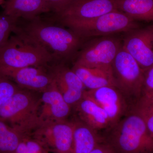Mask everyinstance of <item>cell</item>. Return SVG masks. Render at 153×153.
Listing matches in <instances>:
<instances>
[{
  "label": "cell",
  "instance_id": "cell-1",
  "mask_svg": "<svg viewBox=\"0 0 153 153\" xmlns=\"http://www.w3.org/2000/svg\"><path fill=\"white\" fill-rule=\"evenodd\" d=\"M15 33L23 34L44 48L54 60H65L74 56L81 47L82 38L71 29L51 25L39 17L24 25L19 24Z\"/></svg>",
  "mask_w": 153,
  "mask_h": 153
},
{
  "label": "cell",
  "instance_id": "cell-2",
  "mask_svg": "<svg viewBox=\"0 0 153 153\" xmlns=\"http://www.w3.org/2000/svg\"><path fill=\"white\" fill-rule=\"evenodd\" d=\"M115 153H150L153 138L141 116L133 108L102 134Z\"/></svg>",
  "mask_w": 153,
  "mask_h": 153
},
{
  "label": "cell",
  "instance_id": "cell-3",
  "mask_svg": "<svg viewBox=\"0 0 153 153\" xmlns=\"http://www.w3.org/2000/svg\"><path fill=\"white\" fill-rule=\"evenodd\" d=\"M21 88L0 108V120L26 135L41 125V96Z\"/></svg>",
  "mask_w": 153,
  "mask_h": 153
},
{
  "label": "cell",
  "instance_id": "cell-4",
  "mask_svg": "<svg viewBox=\"0 0 153 153\" xmlns=\"http://www.w3.org/2000/svg\"><path fill=\"white\" fill-rule=\"evenodd\" d=\"M52 55L23 34L15 33L0 49V71L29 66L47 67Z\"/></svg>",
  "mask_w": 153,
  "mask_h": 153
},
{
  "label": "cell",
  "instance_id": "cell-5",
  "mask_svg": "<svg viewBox=\"0 0 153 153\" xmlns=\"http://www.w3.org/2000/svg\"><path fill=\"white\" fill-rule=\"evenodd\" d=\"M116 87L133 107L143 94L144 72L122 46L112 64Z\"/></svg>",
  "mask_w": 153,
  "mask_h": 153
},
{
  "label": "cell",
  "instance_id": "cell-6",
  "mask_svg": "<svg viewBox=\"0 0 153 153\" xmlns=\"http://www.w3.org/2000/svg\"><path fill=\"white\" fill-rule=\"evenodd\" d=\"M80 37H103L115 33L130 32L138 28L135 21L116 10L95 19L82 22L63 23Z\"/></svg>",
  "mask_w": 153,
  "mask_h": 153
},
{
  "label": "cell",
  "instance_id": "cell-7",
  "mask_svg": "<svg viewBox=\"0 0 153 153\" xmlns=\"http://www.w3.org/2000/svg\"><path fill=\"white\" fill-rule=\"evenodd\" d=\"M74 120L42 123L31 134L50 153H73Z\"/></svg>",
  "mask_w": 153,
  "mask_h": 153
},
{
  "label": "cell",
  "instance_id": "cell-8",
  "mask_svg": "<svg viewBox=\"0 0 153 153\" xmlns=\"http://www.w3.org/2000/svg\"><path fill=\"white\" fill-rule=\"evenodd\" d=\"M91 41L79 52L74 65L87 68H111L122 44L117 39L108 36Z\"/></svg>",
  "mask_w": 153,
  "mask_h": 153
},
{
  "label": "cell",
  "instance_id": "cell-9",
  "mask_svg": "<svg viewBox=\"0 0 153 153\" xmlns=\"http://www.w3.org/2000/svg\"><path fill=\"white\" fill-rule=\"evenodd\" d=\"M84 94L93 100L104 110L109 119L111 127L124 117L133 108L116 86H106L94 90H86Z\"/></svg>",
  "mask_w": 153,
  "mask_h": 153
},
{
  "label": "cell",
  "instance_id": "cell-10",
  "mask_svg": "<svg viewBox=\"0 0 153 153\" xmlns=\"http://www.w3.org/2000/svg\"><path fill=\"white\" fill-rule=\"evenodd\" d=\"M116 10V0H72L65 10L55 16L62 24L85 22Z\"/></svg>",
  "mask_w": 153,
  "mask_h": 153
},
{
  "label": "cell",
  "instance_id": "cell-11",
  "mask_svg": "<svg viewBox=\"0 0 153 153\" xmlns=\"http://www.w3.org/2000/svg\"><path fill=\"white\" fill-rule=\"evenodd\" d=\"M127 33L122 47L144 72L153 66V25Z\"/></svg>",
  "mask_w": 153,
  "mask_h": 153
},
{
  "label": "cell",
  "instance_id": "cell-12",
  "mask_svg": "<svg viewBox=\"0 0 153 153\" xmlns=\"http://www.w3.org/2000/svg\"><path fill=\"white\" fill-rule=\"evenodd\" d=\"M45 68L44 66H29L1 71L0 74L10 79L21 88L42 92L54 80L51 72Z\"/></svg>",
  "mask_w": 153,
  "mask_h": 153
},
{
  "label": "cell",
  "instance_id": "cell-13",
  "mask_svg": "<svg viewBox=\"0 0 153 153\" xmlns=\"http://www.w3.org/2000/svg\"><path fill=\"white\" fill-rule=\"evenodd\" d=\"M49 71L65 101L74 108L86 90L82 81L72 69L61 63L50 67Z\"/></svg>",
  "mask_w": 153,
  "mask_h": 153
},
{
  "label": "cell",
  "instance_id": "cell-14",
  "mask_svg": "<svg viewBox=\"0 0 153 153\" xmlns=\"http://www.w3.org/2000/svg\"><path fill=\"white\" fill-rule=\"evenodd\" d=\"M42 93L40 111L42 124L67 120L72 108L65 101L54 79Z\"/></svg>",
  "mask_w": 153,
  "mask_h": 153
},
{
  "label": "cell",
  "instance_id": "cell-15",
  "mask_svg": "<svg viewBox=\"0 0 153 153\" xmlns=\"http://www.w3.org/2000/svg\"><path fill=\"white\" fill-rule=\"evenodd\" d=\"M73 108L77 115L76 119L94 129L104 131L111 127L109 119L104 110L87 96L84 94Z\"/></svg>",
  "mask_w": 153,
  "mask_h": 153
},
{
  "label": "cell",
  "instance_id": "cell-16",
  "mask_svg": "<svg viewBox=\"0 0 153 153\" xmlns=\"http://www.w3.org/2000/svg\"><path fill=\"white\" fill-rule=\"evenodd\" d=\"M4 5L3 14L27 21L51 12L44 0H6Z\"/></svg>",
  "mask_w": 153,
  "mask_h": 153
},
{
  "label": "cell",
  "instance_id": "cell-17",
  "mask_svg": "<svg viewBox=\"0 0 153 153\" xmlns=\"http://www.w3.org/2000/svg\"><path fill=\"white\" fill-rule=\"evenodd\" d=\"M82 81L86 90L104 86L116 87L111 68H87L74 65L71 68Z\"/></svg>",
  "mask_w": 153,
  "mask_h": 153
},
{
  "label": "cell",
  "instance_id": "cell-18",
  "mask_svg": "<svg viewBox=\"0 0 153 153\" xmlns=\"http://www.w3.org/2000/svg\"><path fill=\"white\" fill-rule=\"evenodd\" d=\"M73 153H90L105 141L100 132L77 119L74 120Z\"/></svg>",
  "mask_w": 153,
  "mask_h": 153
},
{
  "label": "cell",
  "instance_id": "cell-19",
  "mask_svg": "<svg viewBox=\"0 0 153 153\" xmlns=\"http://www.w3.org/2000/svg\"><path fill=\"white\" fill-rule=\"evenodd\" d=\"M117 10L133 20L153 22V0H116Z\"/></svg>",
  "mask_w": 153,
  "mask_h": 153
},
{
  "label": "cell",
  "instance_id": "cell-20",
  "mask_svg": "<svg viewBox=\"0 0 153 153\" xmlns=\"http://www.w3.org/2000/svg\"><path fill=\"white\" fill-rule=\"evenodd\" d=\"M24 134L0 120V153H16Z\"/></svg>",
  "mask_w": 153,
  "mask_h": 153
},
{
  "label": "cell",
  "instance_id": "cell-21",
  "mask_svg": "<svg viewBox=\"0 0 153 153\" xmlns=\"http://www.w3.org/2000/svg\"><path fill=\"white\" fill-rule=\"evenodd\" d=\"M19 19L2 14L0 15V49L8 41L11 33H15Z\"/></svg>",
  "mask_w": 153,
  "mask_h": 153
},
{
  "label": "cell",
  "instance_id": "cell-22",
  "mask_svg": "<svg viewBox=\"0 0 153 153\" xmlns=\"http://www.w3.org/2000/svg\"><path fill=\"white\" fill-rule=\"evenodd\" d=\"M133 108L141 116L149 132L153 138V102L140 98Z\"/></svg>",
  "mask_w": 153,
  "mask_h": 153
},
{
  "label": "cell",
  "instance_id": "cell-23",
  "mask_svg": "<svg viewBox=\"0 0 153 153\" xmlns=\"http://www.w3.org/2000/svg\"><path fill=\"white\" fill-rule=\"evenodd\" d=\"M21 88L10 79L0 74V108Z\"/></svg>",
  "mask_w": 153,
  "mask_h": 153
},
{
  "label": "cell",
  "instance_id": "cell-24",
  "mask_svg": "<svg viewBox=\"0 0 153 153\" xmlns=\"http://www.w3.org/2000/svg\"><path fill=\"white\" fill-rule=\"evenodd\" d=\"M55 15L61 13L68 7L72 0H44Z\"/></svg>",
  "mask_w": 153,
  "mask_h": 153
},
{
  "label": "cell",
  "instance_id": "cell-25",
  "mask_svg": "<svg viewBox=\"0 0 153 153\" xmlns=\"http://www.w3.org/2000/svg\"><path fill=\"white\" fill-rule=\"evenodd\" d=\"M152 91H153V66L144 72L143 93Z\"/></svg>",
  "mask_w": 153,
  "mask_h": 153
},
{
  "label": "cell",
  "instance_id": "cell-26",
  "mask_svg": "<svg viewBox=\"0 0 153 153\" xmlns=\"http://www.w3.org/2000/svg\"><path fill=\"white\" fill-rule=\"evenodd\" d=\"M90 153H115L111 148L105 141L99 144Z\"/></svg>",
  "mask_w": 153,
  "mask_h": 153
},
{
  "label": "cell",
  "instance_id": "cell-27",
  "mask_svg": "<svg viewBox=\"0 0 153 153\" xmlns=\"http://www.w3.org/2000/svg\"><path fill=\"white\" fill-rule=\"evenodd\" d=\"M141 98L147 101L153 102V91L145 92Z\"/></svg>",
  "mask_w": 153,
  "mask_h": 153
},
{
  "label": "cell",
  "instance_id": "cell-28",
  "mask_svg": "<svg viewBox=\"0 0 153 153\" xmlns=\"http://www.w3.org/2000/svg\"><path fill=\"white\" fill-rule=\"evenodd\" d=\"M5 1V0H0V5L2 4H4Z\"/></svg>",
  "mask_w": 153,
  "mask_h": 153
},
{
  "label": "cell",
  "instance_id": "cell-29",
  "mask_svg": "<svg viewBox=\"0 0 153 153\" xmlns=\"http://www.w3.org/2000/svg\"><path fill=\"white\" fill-rule=\"evenodd\" d=\"M153 153V152H152V153Z\"/></svg>",
  "mask_w": 153,
  "mask_h": 153
}]
</instances>
